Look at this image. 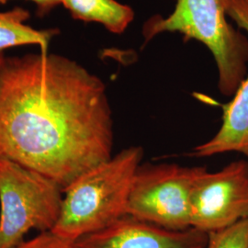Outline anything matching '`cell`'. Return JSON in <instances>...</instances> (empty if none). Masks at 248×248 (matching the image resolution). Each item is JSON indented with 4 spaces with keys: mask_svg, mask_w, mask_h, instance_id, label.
I'll list each match as a JSON object with an SVG mask.
<instances>
[{
    "mask_svg": "<svg viewBox=\"0 0 248 248\" xmlns=\"http://www.w3.org/2000/svg\"><path fill=\"white\" fill-rule=\"evenodd\" d=\"M114 131L106 86L78 62L49 52L0 62V156L62 190L110 158Z\"/></svg>",
    "mask_w": 248,
    "mask_h": 248,
    "instance_id": "1",
    "label": "cell"
},
{
    "mask_svg": "<svg viewBox=\"0 0 248 248\" xmlns=\"http://www.w3.org/2000/svg\"><path fill=\"white\" fill-rule=\"evenodd\" d=\"M142 157L141 146H130L77 177L63 189L62 210L53 232L78 241L126 216Z\"/></svg>",
    "mask_w": 248,
    "mask_h": 248,
    "instance_id": "2",
    "label": "cell"
},
{
    "mask_svg": "<svg viewBox=\"0 0 248 248\" xmlns=\"http://www.w3.org/2000/svg\"><path fill=\"white\" fill-rule=\"evenodd\" d=\"M227 0H177L168 18L154 17L143 27L145 42L162 32H180L213 53L219 89L232 97L248 77V39L227 20Z\"/></svg>",
    "mask_w": 248,
    "mask_h": 248,
    "instance_id": "3",
    "label": "cell"
},
{
    "mask_svg": "<svg viewBox=\"0 0 248 248\" xmlns=\"http://www.w3.org/2000/svg\"><path fill=\"white\" fill-rule=\"evenodd\" d=\"M62 187L40 172L0 156V248H15L30 231H53Z\"/></svg>",
    "mask_w": 248,
    "mask_h": 248,
    "instance_id": "4",
    "label": "cell"
},
{
    "mask_svg": "<svg viewBox=\"0 0 248 248\" xmlns=\"http://www.w3.org/2000/svg\"><path fill=\"white\" fill-rule=\"evenodd\" d=\"M207 169L177 164H141L133 178L127 215L165 229L191 228V196Z\"/></svg>",
    "mask_w": 248,
    "mask_h": 248,
    "instance_id": "5",
    "label": "cell"
},
{
    "mask_svg": "<svg viewBox=\"0 0 248 248\" xmlns=\"http://www.w3.org/2000/svg\"><path fill=\"white\" fill-rule=\"evenodd\" d=\"M248 218V160L232 162L216 172L207 169L191 196V228L206 233Z\"/></svg>",
    "mask_w": 248,
    "mask_h": 248,
    "instance_id": "6",
    "label": "cell"
},
{
    "mask_svg": "<svg viewBox=\"0 0 248 248\" xmlns=\"http://www.w3.org/2000/svg\"><path fill=\"white\" fill-rule=\"evenodd\" d=\"M208 233L165 229L126 215L79 240V248H206Z\"/></svg>",
    "mask_w": 248,
    "mask_h": 248,
    "instance_id": "7",
    "label": "cell"
},
{
    "mask_svg": "<svg viewBox=\"0 0 248 248\" xmlns=\"http://www.w3.org/2000/svg\"><path fill=\"white\" fill-rule=\"evenodd\" d=\"M227 16L248 33V3L227 0ZM228 152L244 155L248 160V75L229 103L223 106L222 125L209 141L196 146L191 155L209 157Z\"/></svg>",
    "mask_w": 248,
    "mask_h": 248,
    "instance_id": "8",
    "label": "cell"
},
{
    "mask_svg": "<svg viewBox=\"0 0 248 248\" xmlns=\"http://www.w3.org/2000/svg\"><path fill=\"white\" fill-rule=\"evenodd\" d=\"M72 18L84 22H96L112 33L120 34L131 24L134 12L116 0H61Z\"/></svg>",
    "mask_w": 248,
    "mask_h": 248,
    "instance_id": "9",
    "label": "cell"
},
{
    "mask_svg": "<svg viewBox=\"0 0 248 248\" xmlns=\"http://www.w3.org/2000/svg\"><path fill=\"white\" fill-rule=\"evenodd\" d=\"M30 17V12L21 8L0 12V53L24 45H37L41 52H49V45L59 30H38L29 26L25 22Z\"/></svg>",
    "mask_w": 248,
    "mask_h": 248,
    "instance_id": "10",
    "label": "cell"
},
{
    "mask_svg": "<svg viewBox=\"0 0 248 248\" xmlns=\"http://www.w3.org/2000/svg\"><path fill=\"white\" fill-rule=\"evenodd\" d=\"M206 248H248V218L209 232Z\"/></svg>",
    "mask_w": 248,
    "mask_h": 248,
    "instance_id": "11",
    "label": "cell"
},
{
    "mask_svg": "<svg viewBox=\"0 0 248 248\" xmlns=\"http://www.w3.org/2000/svg\"><path fill=\"white\" fill-rule=\"evenodd\" d=\"M15 248H79L78 241L64 238L53 231L40 232L37 236L24 240Z\"/></svg>",
    "mask_w": 248,
    "mask_h": 248,
    "instance_id": "12",
    "label": "cell"
},
{
    "mask_svg": "<svg viewBox=\"0 0 248 248\" xmlns=\"http://www.w3.org/2000/svg\"><path fill=\"white\" fill-rule=\"evenodd\" d=\"M9 0H0V5L5 4ZM37 7V15L44 17L49 14L54 8L61 5V0H30Z\"/></svg>",
    "mask_w": 248,
    "mask_h": 248,
    "instance_id": "13",
    "label": "cell"
},
{
    "mask_svg": "<svg viewBox=\"0 0 248 248\" xmlns=\"http://www.w3.org/2000/svg\"><path fill=\"white\" fill-rule=\"evenodd\" d=\"M5 54L4 53H0V62H1V60H2V58H3V56H4Z\"/></svg>",
    "mask_w": 248,
    "mask_h": 248,
    "instance_id": "14",
    "label": "cell"
},
{
    "mask_svg": "<svg viewBox=\"0 0 248 248\" xmlns=\"http://www.w3.org/2000/svg\"><path fill=\"white\" fill-rule=\"evenodd\" d=\"M246 1H247V2H248V0H246Z\"/></svg>",
    "mask_w": 248,
    "mask_h": 248,
    "instance_id": "15",
    "label": "cell"
}]
</instances>
